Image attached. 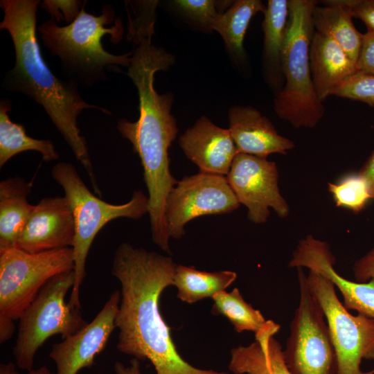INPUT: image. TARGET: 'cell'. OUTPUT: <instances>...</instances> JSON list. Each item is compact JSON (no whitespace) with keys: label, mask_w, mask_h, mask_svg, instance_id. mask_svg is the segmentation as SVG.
I'll use <instances>...</instances> for the list:
<instances>
[{"label":"cell","mask_w":374,"mask_h":374,"mask_svg":"<svg viewBox=\"0 0 374 374\" xmlns=\"http://www.w3.org/2000/svg\"><path fill=\"white\" fill-rule=\"evenodd\" d=\"M335 264L328 244L308 235L299 242L288 267L306 268L323 276L341 293L345 308L374 319V278L366 282L348 280L336 271Z\"/></svg>","instance_id":"14"},{"label":"cell","mask_w":374,"mask_h":374,"mask_svg":"<svg viewBox=\"0 0 374 374\" xmlns=\"http://www.w3.org/2000/svg\"><path fill=\"white\" fill-rule=\"evenodd\" d=\"M229 131L238 153L261 158L285 154L294 143L279 134L268 118L251 106L236 105L229 112Z\"/></svg>","instance_id":"17"},{"label":"cell","mask_w":374,"mask_h":374,"mask_svg":"<svg viewBox=\"0 0 374 374\" xmlns=\"http://www.w3.org/2000/svg\"><path fill=\"white\" fill-rule=\"evenodd\" d=\"M220 1L213 0H175L172 5L192 21L212 30L219 15L217 10Z\"/></svg>","instance_id":"29"},{"label":"cell","mask_w":374,"mask_h":374,"mask_svg":"<svg viewBox=\"0 0 374 374\" xmlns=\"http://www.w3.org/2000/svg\"><path fill=\"white\" fill-rule=\"evenodd\" d=\"M328 190L337 206L355 213L362 211L373 199L366 181L359 173L344 176L337 183H328Z\"/></svg>","instance_id":"27"},{"label":"cell","mask_w":374,"mask_h":374,"mask_svg":"<svg viewBox=\"0 0 374 374\" xmlns=\"http://www.w3.org/2000/svg\"><path fill=\"white\" fill-rule=\"evenodd\" d=\"M239 206L226 176L199 172L185 177L166 199L165 217L169 237L181 238L185 225L197 217L229 213Z\"/></svg>","instance_id":"11"},{"label":"cell","mask_w":374,"mask_h":374,"mask_svg":"<svg viewBox=\"0 0 374 374\" xmlns=\"http://www.w3.org/2000/svg\"><path fill=\"white\" fill-rule=\"evenodd\" d=\"M352 15L362 20L374 33V0H346Z\"/></svg>","instance_id":"33"},{"label":"cell","mask_w":374,"mask_h":374,"mask_svg":"<svg viewBox=\"0 0 374 374\" xmlns=\"http://www.w3.org/2000/svg\"><path fill=\"white\" fill-rule=\"evenodd\" d=\"M279 329L272 321L255 335V341L249 346L231 349L229 370L233 374H291L281 346L274 337Z\"/></svg>","instance_id":"19"},{"label":"cell","mask_w":374,"mask_h":374,"mask_svg":"<svg viewBox=\"0 0 374 374\" xmlns=\"http://www.w3.org/2000/svg\"><path fill=\"white\" fill-rule=\"evenodd\" d=\"M39 0H1L3 19L0 29L9 33L14 46L15 62L2 80V87L20 93L40 105L53 124L87 172L94 192L102 194L97 184L85 139L80 134L78 117L84 109L111 112L84 101L79 84L57 78L45 62L36 35L37 11Z\"/></svg>","instance_id":"3"},{"label":"cell","mask_w":374,"mask_h":374,"mask_svg":"<svg viewBox=\"0 0 374 374\" xmlns=\"http://www.w3.org/2000/svg\"><path fill=\"white\" fill-rule=\"evenodd\" d=\"M306 276L303 268H297L299 302L283 350L285 362L291 374H338L327 322Z\"/></svg>","instance_id":"9"},{"label":"cell","mask_w":374,"mask_h":374,"mask_svg":"<svg viewBox=\"0 0 374 374\" xmlns=\"http://www.w3.org/2000/svg\"><path fill=\"white\" fill-rule=\"evenodd\" d=\"M31 187L19 177L0 182V251L17 247L34 208L27 200Z\"/></svg>","instance_id":"21"},{"label":"cell","mask_w":374,"mask_h":374,"mask_svg":"<svg viewBox=\"0 0 374 374\" xmlns=\"http://www.w3.org/2000/svg\"><path fill=\"white\" fill-rule=\"evenodd\" d=\"M75 233L65 196L45 197L34 205L16 247L28 253L72 247Z\"/></svg>","instance_id":"15"},{"label":"cell","mask_w":374,"mask_h":374,"mask_svg":"<svg viewBox=\"0 0 374 374\" xmlns=\"http://www.w3.org/2000/svg\"><path fill=\"white\" fill-rule=\"evenodd\" d=\"M353 272L357 282L374 278V248L355 262Z\"/></svg>","instance_id":"34"},{"label":"cell","mask_w":374,"mask_h":374,"mask_svg":"<svg viewBox=\"0 0 374 374\" xmlns=\"http://www.w3.org/2000/svg\"><path fill=\"white\" fill-rule=\"evenodd\" d=\"M372 197H373V199H374V191H373V193L372 194Z\"/></svg>","instance_id":"38"},{"label":"cell","mask_w":374,"mask_h":374,"mask_svg":"<svg viewBox=\"0 0 374 374\" xmlns=\"http://www.w3.org/2000/svg\"><path fill=\"white\" fill-rule=\"evenodd\" d=\"M177 265L169 256L128 242L117 247L112 268L121 285L115 319L117 349L138 360H149L156 374H227L190 364L172 339L159 300L163 291L173 285Z\"/></svg>","instance_id":"1"},{"label":"cell","mask_w":374,"mask_h":374,"mask_svg":"<svg viewBox=\"0 0 374 374\" xmlns=\"http://www.w3.org/2000/svg\"><path fill=\"white\" fill-rule=\"evenodd\" d=\"M152 35L139 37L134 48L127 75L139 95V116L136 121L126 118L118 121L117 130L132 145L141 159L148 193V214L153 242L163 251H170L165 217L169 193L177 184L170 170L168 150L176 139L178 128L171 114L173 97L170 93L159 94L154 89V75L168 69L174 56L152 43Z\"/></svg>","instance_id":"2"},{"label":"cell","mask_w":374,"mask_h":374,"mask_svg":"<svg viewBox=\"0 0 374 374\" xmlns=\"http://www.w3.org/2000/svg\"><path fill=\"white\" fill-rule=\"evenodd\" d=\"M356 69L357 72L374 75V33L371 31L363 34Z\"/></svg>","instance_id":"32"},{"label":"cell","mask_w":374,"mask_h":374,"mask_svg":"<svg viewBox=\"0 0 374 374\" xmlns=\"http://www.w3.org/2000/svg\"><path fill=\"white\" fill-rule=\"evenodd\" d=\"M236 278L237 274L233 271L208 272L177 265L173 285L177 287V296L181 301L193 304L225 291Z\"/></svg>","instance_id":"25"},{"label":"cell","mask_w":374,"mask_h":374,"mask_svg":"<svg viewBox=\"0 0 374 374\" xmlns=\"http://www.w3.org/2000/svg\"><path fill=\"white\" fill-rule=\"evenodd\" d=\"M310 65L314 88L321 102L357 73L356 64L344 49L316 31L310 46Z\"/></svg>","instance_id":"18"},{"label":"cell","mask_w":374,"mask_h":374,"mask_svg":"<svg viewBox=\"0 0 374 374\" xmlns=\"http://www.w3.org/2000/svg\"><path fill=\"white\" fill-rule=\"evenodd\" d=\"M179 143L188 159L206 173L226 177L238 154L229 130L204 116L180 136Z\"/></svg>","instance_id":"16"},{"label":"cell","mask_w":374,"mask_h":374,"mask_svg":"<svg viewBox=\"0 0 374 374\" xmlns=\"http://www.w3.org/2000/svg\"><path fill=\"white\" fill-rule=\"evenodd\" d=\"M226 178L239 203L247 208L248 218L253 223L267 222L269 208L280 217L289 215L288 204L279 190L278 172L274 161L238 153Z\"/></svg>","instance_id":"12"},{"label":"cell","mask_w":374,"mask_h":374,"mask_svg":"<svg viewBox=\"0 0 374 374\" xmlns=\"http://www.w3.org/2000/svg\"><path fill=\"white\" fill-rule=\"evenodd\" d=\"M0 374H54L46 366H42L37 369H32L24 373H19L16 370V366L12 362L1 364L0 365Z\"/></svg>","instance_id":"36"},{"label":"cell","mask_w":374,"mask_h":374,"mask_svg":"<svg viewBox=\"0 0 374 374\" xmlns=\"http://www.w3.org/2000/svg\"><path fill=\"white\" fill-rule=\"evenodd\" d=\"M74 280L73 270L53 277L19 318L13 348L18 368L26 371L32 370L35 356L46 340L58 334L65 339L88 323L80 309L65 302Z\"/></svg>","instance_id":"8"},{"label":"cell","mask_w":374,"mask_h":374,"mask_svg":"<svg viewBox=\"0 0 374 374\" xmlns=\"http://www.w3.org/2000/svg\"><path fill=\"white\" fill-rule=\"evenodd\" d=\"M51 175L63 188L73 216L75 233L71 248L75 280L69 303L73 308L80 309V287L86 276L89 251L96 235L107 223L116 218L139 220L148 213V197L141 190H135L125 204L105 202L89 190L75 167L68 162L56 163Z\"/></svg>","instance_id":"6"},{"label":"cell","mask_w":374,"mask_h":374,"mask_svg":"<svg viewBox=\"0 0 374 374\" xmlns=\"http://www.w3.org/2000/svg\"><path fill=\"white\" fill-rule=\"evenodd\" d=\"M323 6H314L312 21L314 31L338 44L356 64L363 34L353 22V15L346 0L324 1Z\"/></svg>","instance_id":"22"},{"label":"cell","mask_w":374,"mask_h":374,"mask_svg":"<svg viewBox=\"0 0 374 374\" xmlns=\"http://www.w3.org/2000/svg\"><path fill=\"white\" fill-rule=\"evenodd\" d=\"M359 174L366 181L371 194H373L374 191V150L361 168Z\"/></svg>","instance_id":"35"},{"label":"cell","mask_w":374,"mask_h":374,"mask_svg":"<svg viewBox=\"0 0 374 374\" xmlns=\"http://www.w3.org/2000/svg\"><path fill=\"white\" fill-rule=\"evenodd\" d=\"M317 4L314 0H290L282 57L285 82L274 98V109L295 128H312L324 114L310 65V46L314 33L312 14Z\"/></svg>","instance_id":"5"},{"label":"cell","mask_w":374,"mask_h":374,"mask_svg":"<svg viewBox=\"0 0 374 374\" xmlns=\"http://www.w3.org/2000/svg\"><path fill=\"white\" fill-rule=\"evenodd\" d=\"M11 102L6 98L0 101V167L16 154L34 150L39 152L46 162L56 161L59 154L50 140L37 139L26 134L24 127L10 121L8 112Z\"/></svg>","instance_id":"23"},{"label":"cell","mask_w":374,"mask_h":374,"mask_svg":"<svg viewBox=\"0 0 374 374\" xmlns=\"http://www.w3.org/2000/svg\"><path fill=\"white\" fill-rule=\"evenodd\" d=\"M212 299V314L226 318L237 332L251 331L256 335L272 321L266 320L260 310L247 303L238 288L230 292H220Z\"/></svg>","instance_id":"26"},{"label":"cell","mask_w":374,"mask_h":374,"mask_svg":"<svg viewBox=\"0 0 374 374\" xmlns=\"http://www.w3.org/2000/svg\"><path fill=\"white\" fill-rule=\"evenodd\" d=\"M71 247L28 253L18 247L0 251V343L10 339L15 321L53 277L73 270Z\"/></svg>","instance_id":"7"},{"label":"cell","mask_w":374,"mask_h":374,"mask_svg":"<svg viewBox=\"0 0 374 374\" xmlns=\"http://www.w3.org/2000/svg\"><path fill=\"white\" fill-rule=\"evenodd\" d=\"M40 6L52 19L58 23L64 21L67 25L75 19L81 10L79 0H44Z\"/></svg>","instance_id":"31"},{"label":"cell","mask_w":374,"mask_h":374,"mask_svg":"<svg viewBox=\"0 0 374 374\" xmlns=\"http://www.w3.org/2000/svg\"><path fill=\"white\" fill-rule=\"evenodd\" d=\"M120 301L121 292L115 290L90 323L53 345L49 357L55 364L56 374H77L80 369L93 365L116 328Z\"/></svg>","instance_id":"13"},{"label":"cell","mask_w":374,"mask_h":374,"mask_svg":"<svg viewBox=\"0 0 374 374\" xmlns=\"http://www.w3.org/2000/svg\"><path fill=\"white\" fill-rule=\"evenodd\" d=\"M331 96L360 101L374 107V75L357 72L336 88Z\"/></svg>","instance_id":"28"},{"label":"cell","mask_w":374,"mask_h":374,"mask_svg":"<svg viewBox=\"0 0 374 374\" xmlns=\"http://www.w3.org/2000/svg\"><path fill=\"white\" fill-rule=\"evenodd\" d=\"M114 370L116 374H141L138 359H132L129 366H125L120 362L114 364Z\"/></svg>","instance_id":"37"},{"label":"cell","mask_w":374,"mask_h":374,"mask_svg":"<svg viewBox=\"0 0 374 374\" xmlns=\"http://www.w3.org/2000/svg\"><path fill=\"white\" fill-rule=\"evenodd\" d=\"M266 6L260 0H238L220 13L212 30L222 37L226 48L238 62H243L246 55L244 38L251 19L258 12L264 13Z\"/></svg>","instance_id":"24"},{"label":"cell","mask_w":374,"mask_h":374,"mask_svg":"<svg viewBox=\"0 0 374 374\" xmlns=\"http://www.w3.org/2000/svg\"><path fill=\"white\" fill-rule=\"evenodd\" d=\"M289 15L290 0H269L262 23L264 74L276 95L285 82L282 57Z\"/></svg>","instance_id":"20"},{"label":"cell","mask_w":374,"mask_h":374,"mask_svg":"<svg viewBox=\"0 0 374 374\" xmlns=\"http://www.w3.org/2000/svg\"><path fill=\"white\" fill-rule=\"evenodd\" d=\"M308 271L307 283L323 312L338 374H374V369L361 368L363 359L374 360V319L350 313L339 299L334 285L319 274Z\"/></svg>","instance_id":"10"},{"label":"cell","mask_w":374,"mask_h":374,"mask_svg":"<svg viewBox=\"0 0 374 374\" xmlns=\"http://www.w3.org/2000/svg\"><path fill=\"white\" fill-rule=\"evenodd\" d=\"M85 2L78 16L70 24L60 26L51 19L39 26L37 31L49 53L60 60L68 80L84 87H92L107 80L105 69L108 66L128 67L132 51L114 55L105 50L102 39L105 35H111L113 43L122 39L121 21L118 19L114 26L106 28L114 20L113 7L105 4L101 14L95 16L84 10Z\"/></svg>","instance_id":"4"},{"label":"cell","mask_w":374,"mask_h":374,"mask_svg":"<svg viewBox=\"0 0 374 374\" xmlns=\"http://www.w3.org/2000/svg\"><path fill=\"white\" fill-rule=\"evenodd\" d=\"M157 4V1H136L130 3L135 15L134 19H129L127 37L130 40L153 35Z\"/></svg>","instance_id":"30"}]
</instances>
